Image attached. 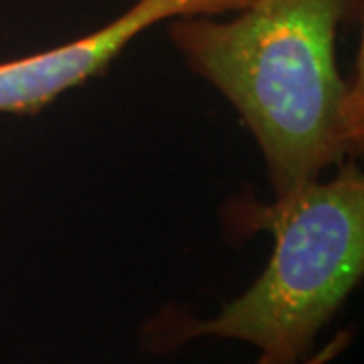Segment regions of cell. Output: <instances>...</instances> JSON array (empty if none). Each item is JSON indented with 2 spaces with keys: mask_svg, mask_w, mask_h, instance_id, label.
Segmentation results:
<instances>
[{
  "mask_svg": "<svg viewBox=\"0 0 364 364\" xmlns=\"http://www.w3.org/2000/svg\"><path fill=\"white\" fill-rule=\"evenodd\" d=\"M255 0H136L119 18L85 37L2 65V87L16 114H35L104 71L140 33L182 16L239 13Z\"/></svg>",
  "mask_w": 364,
  "mask_h": 364,
  "instance_id": "cell-3",
  "label": "cell"
},
{
  "mask_svg": "<svg viewBox=\"0 0 364 364\" xmlns=\"http://www.w3.org/2000/svg\"><path fill=\"white\" fill-rule=\"evenodd\" d=\"M237 231L275 237L265 272L210 320L181 308L152 316L140 330L144 350L170 352L198 338L241 340L259 350L255 364H301L318 332L358 286L364 272V178L346 160L322 182H310L272 205L235 203Z\"/></svg>",
  "mask_w": 364,
  "mask_h": 364,
  "instance_id": "cell-2",
  "label": "cell"
},
{
  "mask_svg": "<svg viewBox=\"0 0 364 364\" xmlns=\"http://www.w3.org/2000/svg\"><path fill=\"white\" fill-rule=\"evenodd\" d=\"M360 13L363 0H255L229 21H170L176 51L257 140L275 196L363 150V79H342L336 65L340 26Z\"/></svg>",
  "mask_w": 364,
  "mask_h": 364,
  "instance_id": "cell-1",
  "label": "cell"
},
{
  "mask_svg": "<svg viewBox=\"0 0 364 364\" xmlns=\"http://www.w3.org/2000/svg\"><path fill=\"white\" fill-rule=\"evenodd\" d=\"M348 334H340V336H336V338L332 340L328 346H326L324 350L322 352H318V354H312L306 363H301V364H326L330 358H334L336 354H340L342 352V348L348 344Z\"/></svg>",
  "mask_w": 364,
  "mask_h": 364,
  "instance_id": "cell-4",
  "label": "cell"
}]
</instances>
